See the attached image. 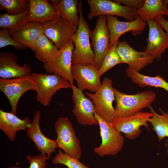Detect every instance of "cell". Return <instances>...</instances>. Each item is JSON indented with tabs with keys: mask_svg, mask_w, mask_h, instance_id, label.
Masks as SVG:
<instances>
[{
	"mask_svg": "<svg viewBox=\"0 0 168 168\" xmlns=\"http://www.w3.org/2000/svg\"><path fill=\"white\" fill-rule=\"evenodd\" d=\"M53 168H59L57 167H54Z\"/></svg>",
	"mask_w": 168,
	"mask_h": 168,
	"instance_id": "38",
	"label": "cell"
},
{
	"mask_svg": "<svg viewBox=\"0 0 168 168\" xmlns=\"http://www.w3.org/2000/svg\"><path fill=\"white\" fill-rule=\"evenodd\" d=\"M73 107L72 111L80 125L93 126L98 124L95 117V107L92 101L86 98L83 91L71 83Z\"/></svg>",
	"mask_w": 168,
	"mask_h": 168,
	"instance_id": "12",
	"label": "cell"
},
{
	"mask_svg": "<svg viewBox=\"0 0 168 168\" xmlns=\"http://www.w3.org/2000/svg\"><path fill=\"white\" fill-rule=\"evenodd\" d=\"M116 105L115 118L129 116L141 112L143 109L150 108L156 98L151 91H146L133 95L123 93L114 88Z\"/></svg>",
	"mask_w": 168,
	"mask_h": 168,
	"instance_id": "2",
	"label": "cell"
},
{
	"mask_svg": "<svg viewBox=\"0 0 168 168\" xmlns=\"http://www.w3.org/2000/svg\"><path fill=\"white\" fill-rule=\"evenodd\" d=\"M36 100L44 106H49L54 94L59 90L71 88L68 81L55 74L32 73Z\"/></svg>",
	"mask_w": 168,
	"mask_h": 168,
	"instance_id": "3",
	"label": "cell"
},
{
	"mask_svg": "<svg viewBox=\"0 0 168 168\" xmlns=\"http://www.w3.org/2000/svg\"><path fill=\"white\" fill-rule=\"evenodd\" d=\"M114 1L138 10L143 5L145 0H115Z\"/></svg>",
	"mask_w": 168,
	"mask_h": 168,
	"instance_id": "34",
	"label": "cell"
},
{
	"mask_svg": "<svg viewBox=\"0 0 168 168\" xmlns=\"http://www.w3.org/2000/svg\"><path fill=\"white\" fill-rule=\"evenodd\" d=\"M7 168H22L21 167L17 166H9ZM26 168H28V167H26Z\"/></svg>",
	"mask_w": 168,
	"mask_h": 168,
	"instance_id": "36",
	"label": "cell"
},
{
	"mask_svg": "<svg viewBox=\"0 0 168 168\" xmlns=\"http://www.w3.org/2000/svg\"><path fill=\"white\" fill-rule=\"evenodd\" d=\"M52 162L54 165H63L68 168H89L78 159L63 152L61 149L58 150Z\"/></svg>",
	"mask_w": 168,
	"mask_h": 168,
	"instance_id": "31",
	"label": "cell"
},
{
	"mask_svg": "<svg viewBox=\"0 0 168 168\" xmlns=\"http://www.w3.org/2000/svg\"><path fill=\"white\" fill-rule=\"evenodd\" d=\"M42 24L27 21L10 34L15 41L35 52L37 41L42 33Z\"/></svg>",
	"mask_w": 168,
	"mask_h": 168,
	"instance_id": "21",
	"label": "cell"
},
{
	"mask_svg": "<svg viewBox=\"0 0 168 168\" xmlns=\"http://www.w3.org/2000/svg\"><path fill=\"white\" fill-rule=\"evenodd\" d=\"M42 33L60 49L71 40L78 27L60 16L42 24Z\"/></svg>",
	"mask_w": 168,
	"mask_h": 168,
	"instance_id": "10",
	"label": "cell"
},
{
	"mask_svg": "<svg viewBox=\"0 0 168 168\" xmlns=\"http://www.w3.org/2000/svg\"><path fill=\"white\" fill-rule=\"evenodd\" d=\"M152 115L151 112L141 111L132 115L115 118L110 124L117 131L123 133L127 139L133 140L142 133L141 126L150 130L147 120Z\"/></svg>",
	"mask_w": 168,
	"mask_h": 168,
	"instance_id": "11",
	"label": "cell"
},
{
	"mask_svg": "<svg viewBox=\"0 0 168 168\" xmlns=\"http://www.w3.org/2000/svg\"><path fill=\"white\" fill-rule=\"evenodd\" d=\"M58 13L60 17L68 20L73 25L78 27L79 17L77 0H50L49 1Z\"/></svg>",
	"mask_w": 168,
	"mask_h": 168,
	"instance_id": "23",
	"label": "cell"
},
{
	"mask_svg": "<svg viewBox=\"0 0 168 168\" xmlns=\"http://www.w3.org/2000/svg\"><path fill=\"white\" fill-rule=\"evenodd\" d=\"M125 72L127 76L132 82L141 87L151 86L160 88L168 92V82L159 75L153 77L146 76L128 67Z\"/></svg>",
	"mask_w": 168,
	"mask_h": 168,
	"instance_id": "24",
	"label": "cell"
},
{
	"mask_svg": "<svg viewBox=\"0 0 168 168\" xmlns=\"http://www.w3.org/2000/svg\"><path fill=\"white\" fill-rule=\"evenodd\" d=\"M117 50L122 63L128 64V67L138 72L154 59L144 51L135 50L125 40L119 41Z\"/></svg>",
	"mask_w": 168,
	"mask_h": 168,
	"instance_id": "17",
	"label": "cell"
},
{
	"mask_svg": "<svg viewBox=\"0 0 168 168\" xmlns=\"http://www.w3.org/2000/svg\"><path fill=\"white\" fill-rule=\"evenodd\" d=\"M74 45L72 40L59 49L49 61L43 63L46 72L59 76L73 83L74 79L72 72V54Z\"/></svg>",
	"mask_w": 168,
	"mask_h": 168,
	"instance_id": "7",
	"label": "cell"
},
{
	"mask_svg": "<svg viewBox=\"0 0 168 168\" xmlns=\"http://www.w3.org/2000/svg\"><path fill=\"white\" fill-rule=\"evenodd\" d=\"M17 57L10 52L0 53V77L6 79L25 76L30 74V67L26 65L20 66L17 63Z\"/></svg>",
	"mask_w": 168,
	"mask_h": 168,
	"instance_id": "19",
	"label": "cell"
},
{
	"mask_svg": "<svg viewBox=\"0 0 168 168\" xmlns=\"http://www.w3.org/2000/svg\"><path fill=\"white\" fill-rule=\"evenodd\" d=\"M137 13L143 21L147 22L154 20L157 16H168V7L161 0H145L142 6L137 10Z\"/></svg>",
	"mask_w": 168,
	"mask_h": 168,
	"instance_id": "25",
	"label": "cell"
},
{
	"mask_svg": "<svg viewBox=\"0 0 168 168\" xmlns=\"http://www.w3.org/2000/svg\"><path fill=\"white\" fill-rule=\"evenodd\" d=\"M31 123L27 117L21 119L11 112L0 110V129L11 141H14L17 132L26 131Z\"/></svg>",
	"mask_w": 168,
	"mask_h": 168,
	"instance_id": "22",
	"label": "cell"
},
{
	"mask_svg": "<svg viewBox=\"0 0 168 168\" xmlns=\"http://www.w3.org/2000/svg\"><path fill=\"white\" fill-rule=\"evenodd\" d=\"M82 6V2L80 1L78 6L79 16L78 28L71 39L74 45L72 63L95 64V54L90 41L91 31L84 18Z\"/></svg>",
	"mask_w": 168,
	"mask_h": 168,
	"instance_id": "1",
	"label": "cell"
},
{
	"mask_svg": "<svg viewBox=\"0 0 168 168\" xmlns=\"http://www.w3.org/2000/svg\"><path fill=\"white\" fill-rule=\"evenodd\" d=\"M91 45L95 54V65L98 69L110 48V37L107 27L106 16L98 17L94 29L91 31Z\"/></svg>",
	"mask_w": 168,
	"mask_h": 168,
	"instance_id": "13",
	"label": "cell"
},
{
	"mask_svg": "<svg viewBox=\"0 0 168 168\" xmlns=\"http://www.w3.org/2000/svg\"><path fill=\"white\" fill-rule=\"evenodd\" d=\"M58 50L54 43L42 33L36 43L35 57L44 63L51 60Z\"/></svg>",
	"mask_w": 168,
	"mask_h": 168,
	"instance_id": "26",
	"label": "cell"
},
{
	"mask_svg": "<svg viewBox=\"0 0 168 168\" xmlns=\"http://www.w3.org/2000/svg\"><path fill=\"white\" fill-rule=\"evenodd\" d=\"M85 94L93 102L95 113L107 121L112 122L115 112L112 104L115 98L112 79L105 77L98 90L93 93L86 92Z\"/></svg>",
	"mask_w": 168,
	"mask_h": 168,
	"instance_id": "5",
	"label": "cell"
},
{
	"mask_svg": "<svg viewBox=\"0 0 168 168\" xmlns=\"http://www.w3.org/2000/svg\"><path fill=\"white\" fill-rule=\"evenodd\" d=\"M119 41L118 40L110 48L104 57L100 67L99 69V74L100 77L115 65L122 63L117 50Z\"/></svg>",
	"mask_w": 168,
	"mask_h": 168,
	"instance_id": "29",
	"label": "cell"
},
{
	"mask_svg": "<svg viewBox=\"0 0 168 168\" xmlns=\"http://www.w3.org/2000/svg\"><path fill=\"white\" fill-rule=\"evenodd\" d=\"M30 0H0V9L11 15H18L29 9Z\"/></svg>",
	"mask_w": 168,
	"mask_h": 168,
	"instance_id": "30",
	"label": "cell"
},
{
	"mask_svg": "<svg viewBox=\"0 0 168 168\" xmlns=\"http://www.w3.org/2000/svg\"><path fill=\"white\" fill-rule=\"evenodd\" d=\"M154 20L165 30L168 34V21L163 16L155 17Z\"/></svg>",
	"mask_w": 168,
	"mask_h": 168,
	"instance_id": "35",
	"label": "cell"
},
{
	"mask_svg": "<svg viewBox=\"0 0 168 168\" xmlns=\"http://www.w3.org/2000/svg\"><path fill=\"white\" fill-rule=\"evenodd\" d=\"M147 22L149 31L147 45L144 51L159 61L164 53L168 49V34L154 20H150Z\"/></svg>",
	"mask_w": 168,
	"mask_h": 168,
	"instance_id": "16",
	"label": "cell"
},
{
	"mask_svg": "<svg viewBox=\"0 0 168 168\" xmlns=\"http://www.w3.org/2000/svg\"><path fill=\"white\" fill-rule=\"evenodd\" d=\"M54 128L57 134L55 140L58 148L79 159L82 156V148L70 121L67 118L59 117L55 122Z\"/></svg>",
	"mask_w": 168,
	"mask_h": 168,
	"instance_id": "6",
	"label": "cell"
},
{
	"mask_svg": "<svg viewBox=\"0 0 168 168\" xmlns=\"http://www.w3.org/2000/svg\"><path fill=\"white\" fill-rule=\"evenodd\" d=\"M149 109L152 115L147 121L152 126V129L156 133L160 142L166 137L168 138V112H165L159 108V110L161 113L159 114L152 106Z\"/></svg>",
	"mask_w": 168,
	"mask_h": 168,
	"instance_id": "27",
	"label": "cell"
},
{
	"mask_svg": "<svg viewBox=\"0 0 168 168\" xmlns=\"http://www.w3.org/2000/svg\"><path fill=\"white\" fill-rule=\"evenodd\" d=\"M72 72L77 87L82 91L87 90L95 92L101 85L99 69L94 64H72Z\"/></svg>",
	"mask_w": 168,
	"mask_h": 168,
	"instance_id": "15",
	"label": "cell"
},
{
	"mask_svg": "<svg viewBox=\"0 0 168 168\" xmlns=\"http://www.w3.org/2000/svg\"><path fill=\"white\" fill-rule=\"evenodd\" d=\"M11 45L16 49L20 50L26 47L14 40L11 36L8 30L1 29L0 30V48Z\"/></svg>",
	"mask_w": 168,
	"mask_h": 168,
	"instance_id": "32",
	"label": "cell"
},
{
	"mask_svg": "<svg viewBox=\"0 0 168 168\" xmlns=\"http://www.w3.org/2000/svg\"><path fill=\"white\" fill-rule=\"evenodd\" d=\"M60 16L52 4L46 0H30L28 22L43 24Z\"/></svg>",
	"mask_w": 168,
	"mask_h": 168,
	"instance_id": "20",
	"label": "cell"
},
{
	"mask_svg": "<svg viewBox=\"0 0 168 168\" xmlns=\"http://www.w3.org/2000/svg\"><path fill=\"white\" fill-rule=\"evenodd\" d=\"M163 3L166 5H168V0H162Z\"/></svg>",
	"mask_w": 168,
	"mask_h": 168,
	"instance_id": "37",
	"label": "cell"
},
{
	"mask_svg": "<svg viewBox=\"0 0 168 168\" xmlns=\"http://www.w3.org/2000/svg\"><path fill=\"white\" fill-rule=\"evenodd\" d=\"M66 168H68V167H66Z\"/></svg>",
	"mask_w": 168,
	"mask_h": 168,
	"instance_id": "39",
	"label": "cell"
},
{
	"mask_svg": "<svg viewBox=\"0 0 168 168\" xmlns=\"http://www.w3.org/2000/svg\"><path fill=\"white\" fill-rule=\"evenodd\" d=\"M29 10L21 14L11 15L7 13L0 14V28L7 29L11 33L20 28L27 22Z\"/></svg>",
	"mask_w": 168,
	"mask_h": 168,
	"instance_id": "28",
	"label": "cell"
},
{
	"mask_svg": "<svg viewBox=\"0 0 168 168\" xmlns=\"http://www.w3.org/2000/svg\"><path fill=\"white\" fill-rule=\"evenodd\" d=\"M107 27L110 37V48L119 40V38L126 33L131 31L134 36L142 34L148 25L139 16L131 21H120L118 17L106 15Z\"/></svg>",
	"mask_w": 168,
	"mask_h": 168,
	"instance_id": "14",
	"label": "cell"
},
{
	"mask_svg": "<svg viewBox=\"0 0 168 168\" xmlns=\"http://www.w3.org/2000/svg\"><path fill=\"white\" fill-rule=\"evenodd\" d=\"M35 89L32 73L19 77L8 79L0 78V90L10 102L11 112L15 115L18 102L22 95L29 90L35 91Z\"/></svg>",
	"mask_w": 168,
	"mask_h": 168,
	"instance_id": "8",
	"label": "cell"
},
{
	"mask_svg": "<svg viewBox=\"0 0 168 168\" xmlns=\"http://www.w3.org/2000/svg\"><path fill=\"white\" fill-rule=\"evenodd\" d=\"M26 158L29 162L28 168H47L46 156L42 153L34 156L28 155Z\"/></svg>",
	"mask_w": 168,
	"mask_h": 168,
	"instance_id": "33",
	"label": "cell"
},
{
	"mask_svg": "<svg viewBox=\"0 0 168 168\" xmlns=\"http://www.w3.org/2000/svg\"><path fill=\"white\" fill-rule=\"evenodd\" d=\"M90 10L88 19L101 15L120 16L128 21L135 20L138 16L137 10L127 7L113 1L109 0H87Z\"/></svg>",
	"mask_w": 168,
	"mask_h": 168,
	"instance_id": "9",
	"label": "cell"
},
{
	"mask_svg": "<svg viewBox=\"0 0 168 168\" xmlns=\"http://www.w3.org/2000/svg\"><path fill=\"white\" fill-rule=\"evenodd\" d=\"M94 116L100 127L102 142L99 147L94 149V152L102 157L116 155L123 148L124 137L111 125L110 122L95 112Z\"/></svg>",
	"mask_w": 168,
	"mask_h": 168,
	"instance_id": "4",
	"label": "cell"
},
{
	"mask_svg": "<svg viewBox=\"0 0 168 168\" xmlns=\"http://www.w3.org/2000/svg\"><path fill=\"white\" fill-rule=\"evenodd\" d=\"M40 111H37L26 132L28 137L34 143L38 151L45 155L48 160L58 146L55 140L49 138L42 133L40 125Z\"/></svg>",
	"mask_w": 168,
	"mask_h": 168,
	"instance_id": "18",
	"label": "cell"
}]
</instances>
